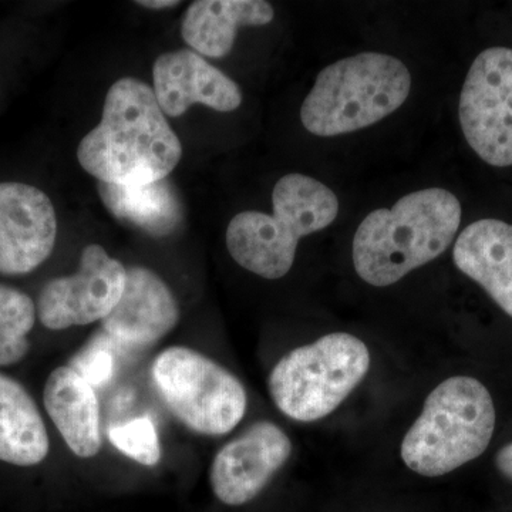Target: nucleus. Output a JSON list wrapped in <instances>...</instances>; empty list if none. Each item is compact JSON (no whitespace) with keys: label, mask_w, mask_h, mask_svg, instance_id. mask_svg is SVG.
Listing matches in <instances>:
<instances>
[{"label":"nucleus","mask_w":512,"mask_h":512,"mask_svg":"<svg viewBox=\"0 0 512 512\" xmlns=\"http://www.w3.org/2000/svg\"><path fill=\"white\" fill-rule=\"evenodd\" d=\"M292 441L281 427L256 421L218 451L210 470L211 490L229 507L255 500L292 456Z\"/></svg>","instance_id":"obj_10"},{"label":"nucleus","mask_w":512,"mask_h":512,"mask_svg":"<svg viewBox=\"0 0 512 512\" xmlns=\"http://www.w3.org/2000/svg\"><path fill=\"white\" fill-rule=\"evenodd\" d=\"M495 429L493 397L480 380L454 376L427 396L419 419L407 431L400 456L423 477H441L476 460Z\"/></svg>","instance_id":"obj_5"},{"label":"nucleus","mask_w":512,"mask_h":512,"mask_svg":"<svg viewBox=\"0 0 512 512\" xmlns=\"http://www.w3.org/2000/svg\"><path fill=\"white\" fill-rule=\"evenodd\" d=\"M275 10L265 0H198L185 12L181 35L202 57L221 59L231 52L242 26H265Z\"/></svg>","instance_id":"obj_16"},{"label":"nucleus","mask_w":512,"mask_h":512,"mask_svg":"<svg viewBox=\"0 0 512 512\" xmlns=\"http://www.w3.org/2000/svg\"><path fill=\"white\" fill-rule=\"evenodd\" d=\"M45 409L64 443L80 458H92L101 448L100 406L94 387L73 367L60 366L47 377Z\"/></svg>","instance_id":"obj_15"},{"label":"nucleus","mask_w":512,"mask_h":512,"mask_svg":"<svg viewBox=\"0 0 512 512\" xmlns=\"http://www.w3.org/2000/svg\"><path fill=\"white\" fill-rule=\"evenodd\" d=\"M57 239L53 202L33 185L0 183V274L26 275L52 255Z\"/></svg>","instance_id":"obj_11"},{"label":"nucleus","mask_w":512,"mask_h":512,"mask_svg":"<svg viewBox=\"0 0 512 512\" xmlns=\"http://www.w3.org/2000/svg\"><path fill=\"white\" fill-rule=\"evenodd\" d=\"M412 74L402 60L366 52L329 64L303 101V127L318 137L355 133L392 116L409 99Z\"/></svg>","instance_id":"obj_4"},{"label":"nucleus","mask_w":512,"mask_h":512,"mask_svg":"<svg viewBox=\"0 0 512 512\" xmlns=\"http://www.w3.org/2000/svg\"><path fill=\"white\" fill-rule=\"evenodd\" d=\"M49 434L28 390L0 373V461L32 467L46 460Z\"/></svg>","instance_id":"obj_17"},{"label":"nucleus","mask_w":512,"mask_h":512,"mask_svg":"<svg viewBox=\"0 0 512 512\" xmlns=\"http://www.w3.org/2000/svg\"><path fill=\"white\" fill-rule=\"evenodd\" d=\"M138 6H143L147 9H170L180 5L178 0H144V2H137Z\"/></svg>","instance_id":"obj_23"},{"label":"nucleus","mask_w":512,"mask_h":512,"mask_svg":"<svg viewBox=\"0 0 512 512\" xmlns=\"http://www.w3.org/2000/svg\"><path fill=\"white\" fill-rule=\"evenodd\" d=\"M180 308L174 293L151 269H127L126 286L116 308L101 320L103 333L116 346L147 349L177 326Z\"/></svg>","instance_id":"obj_12"},{"label":"nucleus","mask_w":512,"mask_h":512,"mask_svg":"<svg viewBox=\"0 0 512 512\" xmlns=\"http://www.w3.org/2000/svg\"><path fill=\"white\" fill-rule=\"evenodd\" d=\"M113 346L116 345L101 333V336L94 339L87 349L74 357L69 366L73 367L90 386H106L116 372V359L111 349Z\"/></svg>","instance_id":"obj_21"},{"label":"nucleus","mask_w":512,"mask_h":512,"mask_svg":"<svg viewBox=\"0 0 512 512\" xmlns=\"http://www.w3.org/2000/svg\"><path fill=\"white\" fill-rule=\"evenodd\" d=\"M468 146L493 167L512 165V49L490 47L476 57L458 103Z\"/></svg>","instance_id":"obj_8"},{"label":"nucleus","mask_w":512,"mask_h":512,"mask_svg":"<svg viewBox=\"0 0 512 512\" xmlns=\"http://www.w3.org/2000/svg\"><path fill=\"white\" fill-rule=\"evenodd\" d=\"M183 157L180 138L156 94L134 77L111 84L99 126L83 137L77 160L100 183L146 185L164 180Z\"/></svg>","instance_id":"obj_1"},{"label":"nucleus","mask_w":512,"mask_h":512,"mask_svg":"<svg viewBox=\"0 0 512 512\" xmlns=\"http://www.w3.org/2000/svg\"><path fill=\"white\" fill-rule=\"evenodd\" d=\"M36 316V305L30 296L0 284V367L15 365L28 355V335Z\"/></svg>","instance_id":"obj_19"},{"label":"nucleus","mask_w":512,"mask_h":512,"mask_svg":"<svg viewBox=\"0 0 512 512\" xmlns=\"http://www.w3.org/2000/svg\"><path fill=\"white\" fill-rule=\"evenodd\" d=\"M495 466L505 478L512 481V441L498 451Z\"/></svg>","instance_id":"obj_22"},{"label":"nucleus","mask_w":512,"mask_h":512,"mask_svg":"<svg viewBox=\"0 0 512 512\" xmlns=\"http://www.w3.org/2000/svg\"><path fill=\"white\" fill-rule=\"evenodd\" d=\"M153 379L175 419L202 436L231 433L247 413V392L238 377L197 350H163L154 360Z\"/></svg>","instance_id":"obj_7"},{"label":"nucleus","mask_w":512,"mask_h":512,"mask_svg":"<svg viewBox=\"0 0 512 512\" xmlns=\"http://www.w3.org/2000/svg\"><path fill=\"white\" fill-rule=\"evenodd\" d=\"M461 214L460 201L444 188L410 192L389 210L370 212L353 238L356 274L376 288L402 281L447 251Z\"/></svg>","instance_id":"obj_2"},{"label":"nucleus","mask_w":512,"mask_h":512,"mask_svg":"<svg viewBox=\"0 0 512 512\" xmlns=\"http://www.w3.org/2000/svg\"><path fill=\"white\" fill-rule=\"evenodd\" d=\"M369 369L365 342L349 333H330L282 357L269 375V394L286 417L312 423L335 412Z\"/></svg>","instance_id":"obj_6"},{"label":"nucleus","mask_w":512,"mask_h":512,"mask_svg":"<svg viewBox=\"0 0 512 512\" xmlns=\"http://www.w3.org/2000/svg\"><path fill=\"white\" fill-rule=\"evenodd\" d=\"M274 214L239 212L227 228V248L242 268L261 278L281 279L291 271L299 241L332 225L339 200L328 185L288 174L272 192Z\"/></svg>","instance_id":"obj_3"},{"label":"nucleus","mask_w":512,"mask_h":512,"mask_svg":"<svg viewBox=\"0 0 512 512\" xmlns=\"http://www.w3.org/2000/svg\"><path fill=\"white\" fill-rule=\"evenodd\" d=\"M97 191L113 217L141 229L150 237H168L183 224L180 197L167 178L134 187L99 181Z\"/></svg>","instance_id":"obj_18"},{"label":"nucleus","mask_w":512,"mask_h":512,"mask_svg":"<svg viewBox=\"0 0 512 512\" xmlns=\"http://www.w3.org/2000/svg\"><path fill=\"white\" fill-rule=\"evenodd\" d=\"M127 268L101 245L82 251L76 274L47 282L37 299L45 328L63 330L103 320L116 308L126 286Z\"/></svg>","instance_id":"obj_9"},{"label":"nucleus","mask_w":512,"mask_h":512,"mask_svg":"<svg viewBox=\"0 0 512 512\" xmlns=\"http://www.w3.org/2000/svg\"><path fill=\"white\" fill-rule=\"evenodd\" d=\"M453 261L512 318V224L480 220L458 235Z\"/></svg>","instance_id":"obj_14"},{"label":"nucleus","mask_w":512,"mask_h":512,"mask_svg":"<svg viewBox=\"0 0 512 512\" xmlns=\"http://www.w3.org/2000/svg\"><path fill=\"white\" fill-rule=\"evenodd\" d=\"M153 79L154 94L165 116H183L194 104L220 113L235 111L242 104L238 84L192 50H175L158 57Z\"/></svg>","instance_id":"obj_13"},{"label":"nucleus","mask_w":512,"mask_h":512,"mask_svg":"<svg viewBox=\"0 0 512 512\" xmlns=\"http://www.w3.org/2000/svg\"><path fill=\"white\" fill-rule=\"evenodd\" d=\"M109 439L120 453L143 466H156L161 460L160 440L150 417L143 416L111 427Z\"/></svg>","instance_id":"obj_20"}]
</instances>
